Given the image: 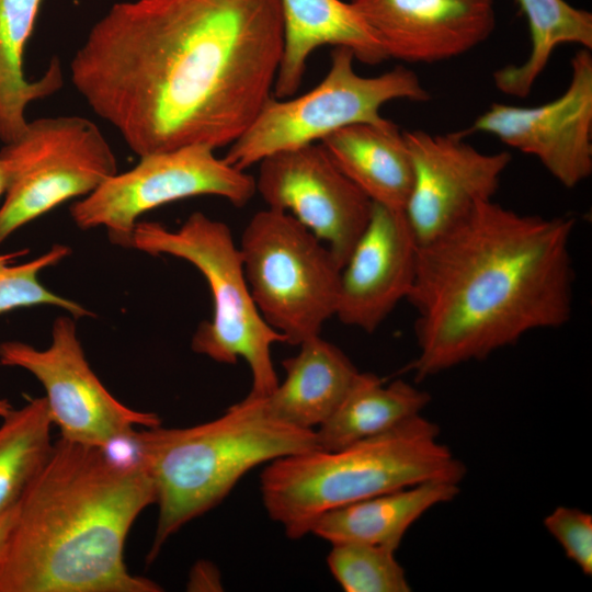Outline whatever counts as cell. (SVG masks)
Listing matches in <instances>:
<instances>
[{
    "label": "cell",
    "mask_w": 592,
    "mask_h": 592,
    "mask_svg": "<svg viewBox=\"0 0 592 592\" xmlns=\"http://www.w3.org/2000/svg\"><path fill=\"white\" fill-rule=\"evenodd\" d=\"M281 0H128L92 25L72 86L137 156L230 146L272 96Z\"/></svg>",
    "instance_id": "6da1fadb"
},
{
    "label": "cell",
    "mask_w": 592,
    "mask_h": 592,
    "mask_svg": "<svg viewBox=\"0 0 592 592\" xmlns=\"http://www.w3.org/2000/svg\"><path fill=\"white\" fill-rule=\"evenodd\" d=\"M570 216L514 212L492 200L419 246L407 300L417 312V382L479 361L572 311Z\"/></svg>",
    "instance_id": "7a4b0ae2"
},
{
    "label": "cell",
    "mask_w": 592,
    "mask_h": 592,
    "mask_svg": "<svg viewBox=\"0 0 592 592\" xmlns=\"http://www.w3.org/2000/svg\"><path fill=\"white\" fill-rule=\"evenodd\" d=\"M156 503L144 464L60 437L19 500L0 555V592H159L129 573L124 545Z\"/></svg>",
    "instance_id": "3957f363"
},
{
    "label": "cell",
    "mask_w": 592,
    "mask_h": 592,
    "mask_svg": "<svg viewBox=\"0 0 592 592\" xmlns=\"http://www.w3.org/2000/svg\"><path fill=\"white\" fill-rule=\"evenodd\" d=\"M129 439L152 479L159 508L148 562L181 527L220 503L249 470L317 448L315 430L276 419L264 398L250 396L212 421L136 429Z\"/></svg>",
    "instance_id": "277c9868"
},
{
    "label": "cell",
    "mask_w": 592,
    "mask_h": 592,
    "mask_svg": "<svg viewBox=\"0 0 592 592\" xmlns=\"http://www.w3.org/2000/svg\"><path fill=\"white\" fill-rule=\"evenodd\" d=\"M439 434V426L419 414L335 451L277 458L260 477L263 505L297 539L330 510L425 481L459 483L466 466Z\"/></svg>",
    "instance_id": "5b68a950"
},
{
    "label": "cell",
    "mask_w": 592,
    "mask_h": 592,
    "mask_svg": "<svg viewBox=\"0 0 592 592\" xmlns=\"http://www.w3.org/2000/svg\"><path fill=\"white\" fill-rule=\"evenodd\" d=\"M130 248L182 259L203 274L213 298V317L198 325L192 350L225 364L243 358L252 379L248 396H270L278 385L271 350L286 341L261 316L229 227L201 212L191 214L175 230L157 221H138Z\"/></svg>",
    "instance_id": "8992f818"
},
{
    "label": "cell",
    "mask_w": 592,
    "mask_h": 592,
    "mask_svg": "<svg viewBox=\"0 0 592 592\" xmlns=\"http://www.w3.org/2000/svg\"><path fill=\"white\" fill-rule=\"evenodd\" d=\"M251 296L286 343L320 335L335 315L341 267L328 247L291 214L265 208L238 244Z\"/></svg>",
    "instance_id": "52a82bcc"
},
{
    "label": "cell",
    "mask_w": 592,
    "mask_h": 592,
    "mask_svg": "<svg viewBox=\"0 0 592 592\" xmlns=\"http://www.w3.org/2000/svg\"><path fill=\"white\" fill-rule=\"evenodd\" d=\"M354 54L333 47L326 77L294 98H270L249 127L230 145L224 160L242 171L284 150L320 143L331 133L357 123H382L379 111L390 101L430 100L411 69L396 67L364 77L354 69Z\"/></svg>",
    "instance_id": "ba28073f"
},
{
    "label": "cell",
    "mask_w": 592,
    "mask_h": 592,
    "mask_svg": "<svg viewBox=\"0 0 592 592\" xmlns=\"http://www.w3.org/2000/svg\"><path fill=\"white\" fill-rule=\"evenodd\" d=\"M7 173L0 206V244L19 228L64 202L87 196L117 173L115 155L99 126L79 115L29 121L3 144Z\"/></svg>",
    "instance_id": "9c48e42d"
},
{
    "label": "cell",
    "mask_w": 592,
    "mask_h": 592,
    "mask_svg": "<svg viewBox=\"0 0 592 592\" xmlns=\"http://www.w3.org/2000/svg\"><path fill=\"white\" fill-rule=\"evenodd\" d=\"M205 145H191L139 157L92 193L75 202L70 215L81 229L105 228L112 243L130 248L137 219L164 204L200 195H215L237 207L255 194V181L228 164Z\"/></svg>",
    "instance_id": "30bf717a"
},
{
    "label": "cell",
    "mask_w": 592,
    "mask_h": 592,
    "mask_svg": "<svg viewBox=\"0 0 592 592\" xmlns=\"http://www.w3.org/2000/svg\"><path fill=\"white\" fill-rule=\"evenodd\" d=\"M0 364L23 368L43 385L52 422L68 441L106 448L138 428L161 425L156 413L128 408L104 387L86 358L73 317L54 321L44 350L0 342Z\"/></svg>",
    "instance_id": "8fae6325"
},
{
    "label": "cell",
    "mask_w": 592,
    "mask_h": 592,
    "mask_svg": "<svg viewBox=\"0 0 592 592\" xmlns=\"http://www.w3.org/2000/svg\"><path fill=\"white\" fill-rule=\"evenodd\" d=\"M255 193L291 214L331 251L342 269L371 217L373 202L320 143L273 153L259 163Z\"/></svg>",
    "instance_id": "7c38bea8"
},
{
    "label": "cell",
    "mask_w": 592,
    "mask_h": 592,
    "mask_svg": "<svg viewBox=\"0 0 592 592\" xmlns=\"http://www.w3.org/2000/svg\"><path fill=\"white\" fill-rule=\"evenodd\" d=\"M465 135L405 132L413 179L403 212L419 246L449 231L480 203L492 200L511 162L509 152H482Z\"/></svg>",
    "instance_id": "4fadbf2b"
},
{
    "label": "cell",
    "mask_w": 592,
    "mask_h": 592,
    "mask_svg": "<svg viewBox=\"0 0 592 592\" xmlns=\"http://www.w3.org/2000/svg\"><path fill=\"white\" fill-rule=\"evenodd\" d=\"M469 132L496 136L535 157L563 186L571 189L592 173V55L580 48L571 58L565 92L537 106L492 103Z\"/></svg>",
    "instance_id": "5bb4252c"
},
{
    "label": "cell",
    "mask_w": 592,
    "mask_h": 592,
    "mask_svg": "<svg viewBox=\"0 0 592 592\" xmlns=\"http://www.w3.org/2000/svg\"><path fill=\"white\" fill-rule=\"evenodd\" d=\"M418 252L403 209L373 203L368 223L341 269L334 316L346 326L375 331L407 299Z\"/></svg>",
    "instance_id": "9a60e30c"
},
{
    "label": "cell",
    "mask_w": 592,
    "mask_h": 592,
    "mask_svg": "<svg viewBox=\"0 0 592 592\" xmlns=\"http://www.w3.org/2000/svg\"><path fill=\"white\" fill-rule=\"evenodd\" d=\"M387 57L436 62L485 42L496 26L493 0H351Z\"/></svg>",
    "instance_id": "2e32d148"
},
{
    "label": "cell",
    "mask_w": 592,
    "mask_h": 592,
    "mask_svg": "<svg viewBox=\"0 0 592 592\" xmlns=\"http://www.w3.org/2000/svg\"><path fill=\"white\" fill-rule=\"evenodd\" d=\"M284 43L273 92L294 95L311 53L323 45L345 47L355 60L375 66L388 59L371 27L352 5L341 0H281Z\"/></svg>",
    "instance_id": "e0dca14e"
},
{
    "label": "cell",
    "mask_w": 592,
    "mask_h": 592,
    "mask_svg": "<svg viewBox=\"0 0 592 592\" xmlns=\"http://www.w3.org/2000/svg\"><path fill=\"white\" fill-rule=\"evenodd\" d=\"M320 144L337 167L373 202L405 209L413 169L405 136L391 121L342 127Z\"/></svg>",
    "instance_id": "ac0fdd59"
},
{
    "label": "cell",
    "mask_w": 592,
    "mask_h": 592,
    "mask_svg": "<svg viewBox=\"0 0 592 592\" xmlns=\"http://www.w3.org/2000/svg\"><path fill=\"white\" fill-rule=\"evenodd\" d=\"M299 346L296 355L283 361L285 378L264 401L276 419L315 430L337 410L360 372L341 349L320 335Z\"/></svg>",
    "instance_id": "d6986e66"
},
{
    "label": "cell",
    "mask_w": 592,
    "mask_h": 592,
    "mask_svg": "<svg viewBox=\"0 0 592 592\" xmlns=\"http://www.w3.org/2000/svg\"><path fill=\"white\" fill-rule=\"evenodd\" d=\"M458 485L425 481L360 500L323 513L310 533L331 545L360 543L397 550L407 531L425 512L455 499Z\"/></svg>",
    "instance_id": "ffe728a7"
},
{
    "label": "cell",
    "mask_w": 592,
    "mask_h": 592,
    "mask_svg": "<svg viewBox=\"0 0 592 592\" xmlns=\"http://www.w3.org/2000/svg\"><path fill=\"white\" fill-rule=\"evenodd\" d=\"M431 396L402 379L384 385L375 374L358 373L332 415L317 428V448L335 451L403 423L429 405Z\"/></svg>",
    "instance_id": "44dd1931"
},
{
    "label": "cell",
    "mask_w": 592,
    "mask_h": 592,
    "mask_svg": "<svg viewBox=\"0 0 592 592\" xmlns=\"http://www.w3.org/2000/svg\"><path fill=\"white\" fill-rule=\"evenodd\" d=\"M43 0H0V141L16 139L25 129L30 103L57 92L62 83L60 61L54 57L36 80L24 73V49Z\"/></svg>",
    "instance_id": "7402d4cb"
},
{
    "label": "cell",
    "mask_w": 592,
    "mask_h": 592,
    "mask_svg": "<svg viewBox=\"0 0 592 592\" xmlns=\"http://www.w3.org/2000/svg\"><path fill=\"white\" fill-rule=\"evenodd\" d=\"M516 1L528 24L531 52L522 64L494 71L493 82L506 95L525 98L558 46L576 44L592 49V14L565 0Z\"/></svg>",
    "instance_id": "603a6c76"
},
{
    "label": "cell",
    "mask_w": 592,
    "mask_h": 592,
    "mask_svg": "<svg viewBox=\"0 0 592 592\" xmlns=\"http://www.w3.org/2000/svg\"><path fill=\"white\" fill-rule=\"evenodd\" d=\"M0 424V514L19 502L53 448L45 397L11 408Z\"/></svg>",
    "instance_id": "cb8c5ba5"
},
{
    "label": "cell",
    "mask_w": 592,
    "mask_h": 592,
    "mask_svg": "<svg viewBox=\"0 0 592 592\" xmlns=\"http://www.w3.org/2000/svg\"><path fill=\"white\" fill-rule=\"evenodd\" d=\"M327 557L329 570L346 592H409L405 569L396 550L368 544H332Z\"/></svg>",
    "instance_id": "d4e9b609"
},
{
    "label": "cell",
    "mask_w": 592,
    "mask_h": 592,
    "mask_svg": "<svg viewBox=\"0 0 592 592\" xmlns=\"http://www.w3.org/2000/svg\"><path fill=\"white\" fill-rule=\"evenodd\" d=\"M70 252L67 246L58 243L44 254L21 264H11V261L26 251L0 254V315L19 308L54 306L68 311L75 319L92 316L90 310L49 291L38 280L44 269L57 264Z\"/></svg>",
    "instance_id": "484cf974"
},
{
    "label": "cell",
    "mask_w": 592,
    "mask_h": 592,
    "mask_svg": "<svg viewBox=\"0 0 592 592\" xmlns=\"http://www.w3.org/2000/svg\"><path fill=\"white\" fill-rule=\"evenodd\" d=\"M544 526L560 544L567 558L585 576L592 573V515L577 508L557 506Z\"/></svg>",
    "instance_id": "4316f807"
},
{
    "label": "cell",
    "mask_w": 592,
    "mask_h": 592,
    "mask_svg": "<svg viewBox=\"0 0 592 592\" xmlns=\"http://www.w3.org/2000/svg\"><path fill=\"white\" fill-rule=\"evenodd\" d=\"M220 578L217 569L207 561H200L190 573L187 589L192 591L220 590Z\"/></svg>",
    "instance_id": "83f0119b"
},
{
    "label": "cell",
    "mask_w": 592,
    "mask_h": 592,
    "mask_svg": "<svg viewBox=\"0 0 592 592\" xmlns=\"http://www.w3.org/2000/svg\"><path fill=\"white\" fill-rule=\"evenodd\" d=\"M19 502L0 514V555L16 521Z\"/></svg>",
    "instance_id": "f1b7e54d"
},
{
    "label": "cell",
    "mask_w": 592,
    "mask_h": 592,
    "mask_svg": "<svg viewBox=\"0 0 592 592\" xmlns=\"http://www.w3.org/2000/svg\"><path fill=\"white\" fill-rule=\"evenodd\" d=\"M7 189V173L4 170V166L0 159V197L4 195Z\"/></svg>",
    "instance_id": "f546056e"
},
{
    "label": "cell",
    "mask_w": 592,
    "mask_h": 592,
    "mask_svg": "<svg viewBox=\"0 0 592 592\" xmlns=\"http://www.w3.org/2000/svg\"><path fill=\"white\" fill-rule=\"evenodd\" d=\"M11 408L10 402L7 399L0 398V418L5 415Z\"/></svg>",
    "instance_id": "4dcf8cb0"
}]
</instances>
